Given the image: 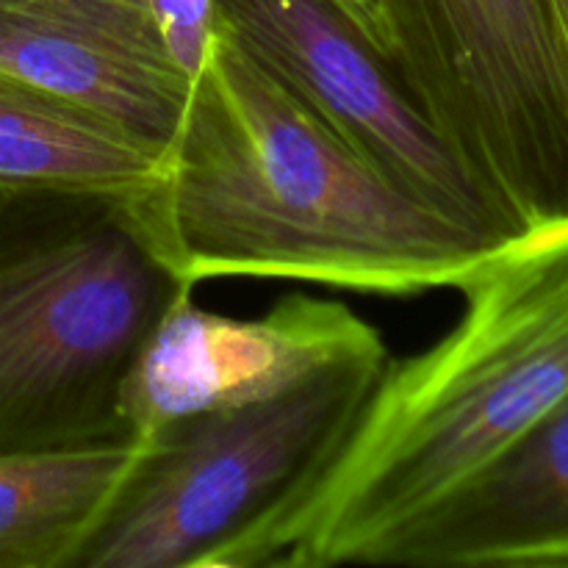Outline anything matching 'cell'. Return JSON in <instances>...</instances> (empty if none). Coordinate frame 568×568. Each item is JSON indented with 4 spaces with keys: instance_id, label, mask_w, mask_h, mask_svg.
<instances>
[{
    "instance_id": "cell-11",
    "label": "cell",
    "mask_w": 568,
    "mask_h": 568,
    "mask_svg": "<svg viewBox=\"0 0 568 568\" xmlns=\"http://www.w3.org/2000/svg\"><path fill=\"white\" fill-rule=\"evenodd\" d=\"M136 442L0 455V568H75Z\"/></svg>"
},
{
    "instance_id": "cell-14",
    "label": "cell",
    "mask_w": 568,
    "mask_h": 568,
    "mask_svg": "<svg viewBox=\"0 0 568 568\" xmlns=\"http://www.w3.org/2000/svg\"><path fill=\"white\" fill-rule=\"evenodd\" d=\"M555 9V17H558L560 22V31H564L566 37V44H568V0H549Z\"/></svg>"
},
{
    "instance_id": "cell-10",
    "label": "cell",
    "mask_w": 568,
    "mask_h": 568,
    "mask_svg": "<svg viewBox=\"0 0 568 568\" xmlns=\"http://www.w3.org/2000/svg\"><path fill=\"white\" fill-rule=\"evenodd\" d=\"M164 153L72 100L0 72V183L136 197Z\"/></svg>"
},
{
    "instance_id": "cell-1",
    "label": "cell",
    "mask_w": 568,
    "mask_h": 568,
    "mask_svg": "<svg viewBox=\"0 0 568 568\" xmlns=\"http://www.w3.org/2000/svg\"><path fill=\"white\" fill-rule=\"evenodd\" d=\"M133 214L186 286L270 277L361 294L458 288L494 250L349 148L220 26Z\"/></svg>"
},
{
    "instance_id": "cell-7",
    "label": "cell",
    "mask_w": 568,
    "mask_h": 568,
    "mask_svg": "<svg viewBox=\"0 0 568 568\" xmlns=\"http://www.w3.org/2000/svg\"><path fill=\"white\" fill-rule=\"evenodd\" d=\"M386 61L436 128L536 131L568 109V44L549 0H383Z\"/></svg>"
},
{
    "instance_id": "cell-5",
    "label": "cell",
    "mask_w": 568,
    "mask_h": 568,
    "mask_svg": "<svg viewBox=\"0 0 568 568\" xmlns=\"http://www.w3.org/2000/svg\"><path fill=\"white\" fill-rule=\"evenodd\" d=\"M214 26L422 203L491 247L527 233L438 136L336 0H214Z\"/></svg>"
},
{
    "instance_id": "cell-13",
    "label": "cell",
    "mask_w": 568,
    "mask_h": 568,
    "mask_svg": "<svg viewBox=\"0 0 568 568\" xmlns=\"http://www.w3.org/2000/svg\"><path fill=\"white\" fill-rule=\"evenodd\" d=\"M344 14L361 28L366 39L386 59V26H383V0H336Z\"/></svg>"
},
{
    "instance_id": "cell-9",
    "label": "cell",
    "mask_w": 568,
    "mask_h": 568,
    "mask_svg": "<svg viewBox=\"0 0 568 568\" xmlns=\"http://www.w3.org/2000/svg\"><path fill=\"white\" fill-rule=\"evenodd\" d=\"M377 566L568 568V394L399 532Z\"/></svg>"
},
{
    "instance_id": "cell-4",
    "label": "cell",
    "mask_w": 568,
    "mask_h": 568,
    "mask_svg": "<svg viewBox=\"0 0 568 568\" xmlns=\"http://www.w3.org/2000/svg\"><path fill=\"white\" fill-rule=\"evenodd\" d=\"M388 358L347 361L136 442L75 568H236L250 538L336 455Z\"/></svg>"
},
{
    "instance_id": "cell-2",
    "label": "cell",
    "mask_w": 568,
    "mask_h": 568,
    "mask_svg": "<svg viewBox=\"0 0 568 568\" xmlns=\"http://www.w3.org/2000/svg\"><path fill=\"white\" fill-rule=\"evenodd\" d=\"M464 316L388 358L325 469L236 568L377 566L416 519L486 469L568 394V220L488 250L458 283Z\"/></svg>"
},
{
    "instance_id": "cell-15",
    "label": "cell",
    "mask_w": 568,
    "mask_h": 568,
    "mask_svg": "<svg viewBox=\"0 0 568 568\" xmlns=\"http://www.w3.org/2000/svg\"><path fill=\"white\" fill-rule=\"evenodd\" d=\"M6 189H9V183H0V197H3V194H6Z\"/></svg>"
},
{
    "instance_id": "cell-8",
    "label": "cell",
    "mask_w": 568,
    "mask_h": 568,
    "mask_svg": "<svg viewBox=\"0 0 568 568\" xmlns=\"http://www.w3.org/2000/svg\"><path fill=\"white\" fill-rule=\"evenodd\" d=\"M0 72L170 148L192 78L144 0H0Z\"/></svg>"
},
{
    "instance_id": "cell-12",
    "label": "cell",
    "mask_w": 568,
    "mask_h": 568,
    "mask_svg": "<svg viewBox=\"0 0 568 568\" xmlns=\"http://www.w3.org/2000/svg\"><path fill=\"white\" fill-rule=\"evenodd\" d=\"M175 64L194 78L214 31V0H148Z\"/></svg>"
},
{
    "instance_id": "cell-6",
    "label": "cell",
    "mask_w": 568,
    "mask_h": 568,
    "mask_svg": "<svg viewBox=\"0 0 568 568\" xmlns=\"http://www.w3.org/2000/svg\"><path fill=\"white\" fill-rule=\"evenodd\" d=\"M388 355L383 333L336 300L288 294L264 316L233 320L194 303V288L166 308L122 388L133 442L170 422L275 397L305 377Z\"/></svg>"
},
{
    "instance_id": "cell-3",
    "label": "cell",
    "mask_w": 568,
    "mask_h": 568,
    "mask_svg": "<svg viewBox=\"0 0 568 568\" xmlns=\"http://www.w3.org/2000/svg\"><path fill=\"white\" fill-rule=\"evenodd\" d=\"M192 286L131 197L9 186L0 197V455L133 442L122 388Z\"/></svg>"
}]
</instances>
